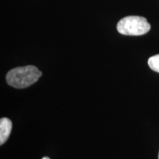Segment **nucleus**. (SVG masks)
Listing matches in <instances>:
<instances>
[{
	"mask_svg": "<svg viewBox=\"0 0 159 159\" xmlns=\"http://www.w3.org/2000/svg\"><path fill=\"white\" fill-rule=\"evenodd\" d=\"M12 130V122L9 119H0V144L2 145L7 140Z\"/></svg>",
	"mask_w": 159,
	"mask_h": 159,
	"instance_id": "3",
	"label": "nucleus"
},
{
	"mask_svg": "<svg viewBox=\"0 0 159 159\" xmlns=\"http://www.w3.org/2000/svg\"><path fill=\"white\" fill-rule=\"evenodd\" d=\"M148 65L152 70L159 73V54L150 57L148 60Z\"/></svg>",
	"mask_w": 159,
	"mask_h": 159,
	"instance_id": "4",
	"label": "nucleus"
},
{
	"mask_svg": "<svg viewBox=\"0 0 159 159\" xmlns=\"http://www.w3.org/2000/svg\"><path fill=\"white\" fill-rule=\"evenodd\" d=\"M42 159H50V158H48V157H43Z\"/></svg>",
	"mask_w": 159,
	"mask_h": 159,
	"instance_id": "5",
	"label": "nucleus"
},
{
	"mask_svg": "<svg viewBox=\"0 0 159 159\" xmlns=\"http://www.w3.org/2000/svg\"><path fill=\"white\" fill-rule=\"evenodd\" d=\"M151 26L144 17L130 16L123 18L116 25L117 31L125 35H142L150 31Z\"/></svg>",
	"mask_w": 159,
	"mask_h": 159,
	"instance_id": "2",
	"label": "nucleus"
},
{
	"mask_svg": "<svg viewBox=\"0 0 159 159\" xmlns=\"http://www.w3.org/2000/svg\"><path fill=\"white\" fill-rule=\"evenodd\" d=\"M158 159H159V153H158Z\"/></svg>",
	"mask_w": 159,
	"mask_h": 159,
	"instance_id": "6",
	"label": "nucleus"
},
{
	"mask_svg": "<svg viewBox=\"0 0 159 159\" xmlns=\"http://www.w3.org/2000/svg\"><path fill=\"white\" fill-rule=\"evenodd\" d=\"M42 72L35 66L17 67L9 71L6 76L7 84L16 89H25L35 83Z\"/></svg>",
	"mask_w": 159,
	"mask_h": 159,
	"instance_id": "1",
	"label": "nucleus"
}]
</instances>
